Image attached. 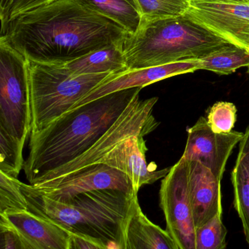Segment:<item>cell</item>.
Segmentation results:
<instances>
[{"label":"cell","mask_w":249,"mask_h":249,"mask_svg":"<svg viewBox=\"0 0 249 249\" xmlns=\"http://www.w3.org/2000/svg\"><path fill=\"white\" fill-rule=\"evenodd\" d=\"M141 20L178 17L185 14L190 0H135Z\"/></svg>","instance_id":"cell-21"},{"label":"cell","mask_w":249,"mask_h":249,"mask_svg":"<svg viewBox=\"0 0 249 249\" xmlns=\"http://www.w3.org/2000/svg\"><path fill=\"white\" fill-rule=\"evenodd\" d=\"M141 88L107 95L72 109L37 133L30 134L23 171L30 185L87 152L112 127Z\"/></svg>","instance_id":"cell-2"},{"label":"cell","mask_w":249,"mask_h":249,"mask_svg":"<svg viewBox=\"0 0 249 249\" xmlns=\"http://www.w3.org/2000/svg\"><path fill=\"white\" fill-rule=\"evenodd\" d=\"M56 0H0L1 27L12 19Z\"/></svg>","instance_id":"cell-26"},{"label":"cell","mask_w":249,"mask_h":249,"mask_svg":"<svg viewBox=\"0 0 249 249\" xmlns=\"http://www.w3.org/2000/svg\"><path fill=\"white\" fill-rule=\"evenodd\" d=\"M232 45L187 15L141 20L121 43L127 70L204 58Z\"/></svg>","instance_id":"cell-4"},{"label":"cell","mask_w":249,"mask_h":249,"mask_svg":"<svg viewBox=\"0 0 249 249\" xmlns=\"http://www.w3.org/2000/svg\"><path fill=\"white\" fill-rule=\"evenodd\" d=\"M23 147L17 139L0 132V171L18 178L24 165Z\"/></svg>","instance_id":"cell-23"},{"label":"cell","mask_w":249,"mask_h":249,"mask_svg":"<svg viewBox=\"0 0 249 249\" xmlns=\"http://www.w3.org/2000/svg\"><path fill=\"white\" fill-rule=\"evenodd\" d=\"M21 181L0 171V214L29 210Z\"/></svg>","instance_id":"cell-22"},{"label":"cell","mask_w":249,"mask_h":249,"mask_svg":"<svg viewBox=\"0 0 249 249\" xmlns=\"http://www.w3.org/2000/svg\"><path fill=\"white\" fill-rule=\"evenodd\" d=\"M128 34L78 0H56L12 19L0 38L30 62L63 65L120 43Z\"/></svg>","instance_id":"cell-1"},{"label":"cell","mask_w":249,"mask_h":249,"mask_svg":"<svg viewBox=\"0 0 249 249\" xmlns=\"http://www.w3.org/2000/svg\"><path fill=\"white\" fill-rule=\"evenodd\" d=\"M127 1H128L129 2L132 4V5L134 6V7H135V8L137 10V4H136L135 0H127Z\"/></svg>","instance_id":"cell-30"},{"label":"cell","mask_w":249,"mask_h":249,"mask_svg":"<svg viewBox=\"0 0 249 249\" xmlns=\"http://www.w3.org/2000/svg\"><path fill=\"white\" fill-rule=\"evenodd\" d=\"M32 127L31 134L48 127L68 112L112 73L76 75L63 65L29 61Z\"/></svg>","instance_id":"cell-5"},{"label":"cell","mask_w":249,"mask_h":249,"mask_svg":"<svg viewBox=\"0 0 249 249\" xmlns=\"http://www.w3.org/2000/svg\"><path fill=\"white\" fill-rule=\"evenodd\" d=\"M228 230L222 222V213L196 229L197 249H227Z\"/></svg>","instance_id":"cell-24"},{"label":"cell","mask_w":249,"mask_h":249,"mask_svg":"<svg viewBox=\"0 0 249 249\" xmlns=\"http://www.w3.org/2000/svg\"><path fill=\"white\" fill-rule=\"evenodd\" d=\"M0 224L13 228L34 249H70L68 231L30 210L0 214Z\"/></svg>","instance_id":"cell-14"},{"label":"cell","mask_w":249,"mask_h":249,"mask_svg":"<svg viewBox=\"0 0 249 249\" xmlns=\"http://www.w3.org/2000/svg\"><path fill=\"white\" fill-rule=\"evenodd\" d=\"M82 4L122 26L129 34L140 26L138 10L127 0H78Z\"/></svg>","instance_id":"cell-19"},{"label":"cell","mask_w":249,"mask_h":249,"mask_svg":"<svg viewBox=\"0 0 249 249\" xmlns=\"http://www.w3.org/2000/svg\"><path fill=\"white\" fill-rule=\"evenodd\" d=\"M146 142L142 135L127 138L118 143L98 163L105 164L125 174L131 180L136 194L143 186L153 184L166 177L171 170V168L157 170L154 162L148 163Z\"/></svg>","instance_id":"cell-13"},{"label":"cell","mask_w":249,"mask_h":249,"mask_svg":"<svg viewBox=\"0 0 249 249\" xmlns=\"http://www.w3.org/2000/svg\"><path fill=\"white\" fill-rule=\"evenodd\" d=\"M239 152L232 172L234 207L242 223L249 248V125L240 142Z\"/></svg>","instance_id":"cell-17"},{"label":"cell","mask_w":249,"mask_h":249,"mask_svg":"<svg viewBox=\"0 0 249 249\" xmlns=\"http://www.w3.org/2000/svg\"><path fill=\"white\" fill-rule=\"evenodd\" d=\"M159 98L140 100V94L134 98L112 127L87 152L74 160L44 176L38 184L52 182L70 177L90 165L98 164L118 143L136 135L147 136L159 125L153 115Z\"/></svg>","instance_id":"cell-7"},{"label":"cell","mask_w":249,"mask_h":249,"mask_svg":"<svg viewBox=\"0 0 249 249\" xmlns=\"http://www.w3.org/2000/svg\"><path fill=\"white\" fill-rule=\"evenodd\" d=\"M185 14L232 45L249 51V3L190 0Z\"/></svg>","instance_id":"cell-10"},{"label":"cell","mask_w":249,"mask_h":249,"mask_svg":"<svg viewBox=\"0 0 249 249\" xmlns=\"http://www.w3.org/2000/svg\"><path fill=\"white\" fill-rule=\"evenodd\" d=\"M187 145L183 158L188 161H197L222 179L227 162L244 133L232 130L230 133H215L207 120L200 117L187 130Z\"/></svg>","instance_id":"cell-11"},{"label":"cell","mask_w":249,"mask_h":249,"mask_svg":"<svg viewBox=\"0 0 249 249\" xmlns=\"http://www.w3.org/2000/svg\"><path fill=\"white\" fill-rule=\"evenodd\" d=\"M189 190L197 228L222 213L221 180L197 161H189Z\"/></svg>","instance_id":"cell-15"},{"label":"cell","mask_w":249,"mask_h":249,"mask_svg":"<svg viewBox=\"0 0 249 249\" xmlns=\"http://www.w3.org/2000/svg\"><path fill=\"white\" fill-rule=\"evenodd\" d=\"M29 210L62 227L70 233L87 238L101 247L125 249V230L137 195L116 190L82 193L60 203L21 184Z\"/></svg>","instance_id":"cell-3"},{"label":"cell","mask_w":249,"mask_h":249,"mask_svg":"<svg viewBox=\"0 0 249 249\" xmlns=\"http://www.w3.org/2000/svg\"><path fill=\"white\" fill-rule=\"evenodd\" d=\"M37 193L60 203H67L82 193L116 190L136 194L131 180L119 170L99 163L90 165L70 177L52 182L30 185Z\"/></svg>","instance_id":"cell-9"},{"label":"cell","mask_w":249,"mask_h":249,"mask_svg":"<svg viewBox=\"0 0 249 249\" xmlns=\"http://www.w3.org/2000/svg\"><path fill=\"white\" fill-rule=\"evenodd\" d=\"M190 164L181 157L162 178L159 206L166 222V231L179 249H197L194 212L189 190Z\"/></svg>","instance_id":"cell-8"},{"label":"cell","mask_w":249,"mask_h":249,"mask_svg":"<svg viewBox=\"0 0 249 249\" xmlns=\"http://www.w3.org/2000/svg\"><path fill=\"white\" fill-rule=\"evenodd\" d=\"M197 70H199V67L197 60H191L157 67L112 73L83 99L75 104L69 111L111 93L134 88H141L143 89L146 86L156 82L180 74L193 73Z\"/></svg>","instance_id":"cell-12"},{"label":"cell","mask_w":249,"mask_h":249,"mask_svg":"<svg viewBox=\"0 0 249 249\" xmlns=\"http://www.w3.org/2000/svg\"><path fill=\"white\" fill-rule=\"evenodd\" d=\"M71 235V243L70 249H111L101 247L99 244L75 234Z\"/></svg>","instance_id":"cell-28"},{"label":"cell","mask_w":249,"mask_h":249,"mask_svg":"<svg viewBox=\"0 0 249 249\" xmlns=\"http://www.w3.org/2000/svg\"><path fill=\"white\" fill-rule=\"evenodd\" d=\"M125 249H179L166 230L153 223L135 200L125 230Z\"/></svg>","instance_id":"cell-16"},{"label":"cell","mask_w":249,"mask_h":249,"mask_svg":"<svg viewBox=\"0 0 249 249\" xmlns=\"http://www.w3.org/2000/svg\"><path fill=\"white\" fill-rule=\"evenodd\" d=\"M197 1L215 3H249V0H197Z\"/></svg>","instance_id":"cell-29"},{"label":"cell","mask_w":249,"mask_h":249,"mask_svg":"<svg viewBox=\"0 0 249 249\" xmlns=\"http://www.w3.org/2000/svg\"><path fill=\"white\" fill-rule=\"evenodd\" d=\"M206 120L215 133H230L237 121V107L231 102H216L209 109Z\"/></svg>","instance_id":"cell-25"},{"label":"cell","mask_w":249,"mask_h":249,"mask_svg":"<svg viewBox=\"0 0 249 249\" xmlns=\"http://www.w3.org/2000/svg\"><path fill=\"white\" fill-rule=\"evenodd\" d=\"M248 74H249V67L248 68Z\"/></svg>","instance_id":"cell-31"},{"label":"cell","mask_w":249,"mask_h":249,"mask_svg":"<svg viewBox=\"0 0 249 249\" xmlns=\"http://www.w3.org/2000/svg\"><path fill=\"white\" fill-rule=\"evenodd\" d=\"M199 70H208L219 75H228L242 67H249V51L235 45L197 59Z\"/></svg>","instance_id":"cell-20"},{"label":"cell","mask_w":249,"mask_h":249,"mask_svg":"<svg viewBox=\"0 0 249 249\" xmlns=\"http://www.w3.org/2000/svg\"><path fill=\"white\" fill-rule=\"evenodd\" d=\"M32 127L29 61L0 38V132L24 146Z\"/></svg>","instance_id":"cell-6"},{"label":"cell","mask_w":249,"mask_h":249,"mask_svg":"<svg viewBox=\"0 0 249 249\" xmlns=\"http://www.w3.org/2000/svg\"><path fill=\"white\" fill-rule=\"evenodd\" d=\"M1 249H34L13 228L0 224Z\"/></svg>","instance_id":"cell-27"},{"label":"cell","mask_w":249,"mask_h":249,"mask_svg":"<svg viewBox=\"0 0 249 249\" xmlns=\"http://www.w3.org/2000/svg\"><path fill=\"white\" fill-rule=\"evenodd\" d=\"M121 43L94 51L81 58L63 64L76 75L118 73L127 70Z\"/></svg>","instance_id":"cell-18"}]
</instances>
